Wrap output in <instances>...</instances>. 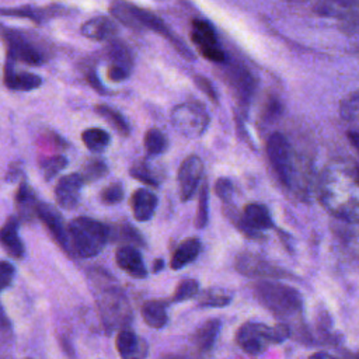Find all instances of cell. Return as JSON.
I'll return each mask as SVG.
<instances>
[{
  "label": "cell",
  "instance_id": "36",
  "mask_svg": "<svg viewBox=\"0 0 359 359\" xmlns=\"http://www.w3.org/2000/svg\"><path fill=\"white\" fill-rule=\"evenodd\" d=\"M339 115L345 121L359 122V90L346 94L339 102Z\"/></svg>",
  "mask_w": 359,
  "mask_h": 359
},
{
  "label": "cell",
  "instance_id": "56",
  "mask_svg": "<svg viewBox=\"0 0 359 359\" xmlns=\"http://www.w3.org/2000/svg\"><path fill=\"white\" fill-rule=\"evenodd\" d=\"M27 359H29V358H27Z\"/></svg>",
  "mask_w": 359,
  "mask_h": 359
},
{
  "label": "cell",
  "instance_id": "2",
  "mask_svg": "<svg viewBox=\"0 0 359 359\" xmlns=\"http://www.w3.org/2000/svg\"><path fill=\"white\" fill-rule=\"evenodd\" d=\"M87 275L102 325L109 332L128 328L126 325L132 321V309L123 289L102 268H90Z\"/></svg>",
  "mask_w": 359,
  "mask_h": 359
},
{
  "label": "cell",
  "instance_id": "17",
  "mask_svg": "<svg viewBox=\"0 0 359 359\" xmlns=\"http://www.w3.org/2000/svg\"><path fill=\"white\" fill-rule=\"evenodd\" d=\"M4 84L14 91H31L42 84V79L34 73L15 72L14 62L7 59L4 65Z\"/></svg>",
  "mask_w": 359,
  "mask_h": 359
},
{
  "label": "cell",
  "instance_id": "40",
  "mask_svg": "<svg viewBox=\"0 0 359 359\" xmlns=\"http://www.w3.org/2000/svg\"><path fill=\"white\" fill-rule=\"evenodd\" d=\"M198 294H199L198 280L196 279H182L177 285L171 300L175 302V303H180V302H184V300H189V299H192Z\"/></svg>",
  "mask_w": 359,
  "mask_h": 359
},
{
  "label": "cell",
  "instance_id": "34",
  "mask_svg": "<svg viewBox=\"0 0 359 359\" xmlns=\"http://www.w3.org/2000/svg\"><path fill=\"white\" fill-rule=\"evenodd\" d=\"M144 149L150 156H158L165 151L167 149V137L165 135L158 130L157 128H150L144 133V140H143Z\"/></svg>",
  "mask_w": 359,
  "mask_h": 359
},
{
  "label": "cell",
  "instance_id": "16",
  "mask_svg": "<svg viewBox=\"0 0 359 359\" xmlns=\"http://www.w3.org/2000/svg\"><path fill=\"white\" fill-rule=\"evenodd\" d=\"M115 262L123 272L135 279H144L147 276V269L142 254L133 245H121L115 251Z\"/></svg>",
  "mask_w": 359,
  "mask_h": 359
},
{
  "label": "cell",
  "instance_id": "1",
  "mask_svg": "<svg viewBox=\"0 0 359 359\" xmlns=\"http://www.w3.org/2000/svg\"><path fill=\"white\" fill-rule=\"evenodd\" d=\"M317 195L332 216L359 223V164L349 160L331 161L318 178Z\"/></svg>",
  "mask_w": 359,
  "mask_h": 359
},
{
  "label": "cell",
  "instance_id": "18",
  "mask_svg": "<svg viewBox=\"0 0 359 359\" xmlns=\"http://www.w3.org/2000/svg\"><path fill=\"white\" fill-rule=\"evenodd\" d=\"M0 245L13 258L21 259L25 255L24 243L18 234V219L10 217L0 227Z\"/></svg>",
  "mask_w": 359,
  "mask_h": 359
},
{
  "label": "cell",
  "instance_id": "54",
  "mask_svg": "<svg viewBox=\"0 0 359 359\" xmlns=\"http://www.w3.org/2000/svg\"><path fill=\"white\" fill-rule=\"evenodd\" d=\"M345 359H359V353H351V352H346V353H345Z\"/></svg>",
  "mask_w": 359,
  "mask_h": 359
},
{
  "label": "cell",
  "instance_id": "8",
  "mask_svg": "<svg viewBox=\"0 0 359 359\" xmlns=\"http://www.w3.org/2000/svg\"><path fill=\"white\" fill-rule=\"evenodd\" d=\"M234 268L243 276L257 280H279L293 276L285 268L252 252L238 254L234 261Z\"/></svg>",
  "mask_w": 359,
  "mask_h": 359
},
{
  "label": "cell",
  "instance_id": "44",
  "mask_svg": "<svg viewBox=\"0 0 359 359\" xmlns=\"http://www.w3.org/2000/svg\"><path fill=\"white\" fill-rule=\"evenodd\" d=\"M280 111H282V105L279 100H276L275 97H268L262 108V119L266 122H271L280 115Z\"/></svg>",
  "mask_w": 359,
  "mask_h": 359
},
{
  "label": "cell",
  "instance_id": "22",
  "mask_svg": "<svg viewBox=\"0 0 359 359\" xmlns=\"http://www.w3.org/2000/svg\"><path fill=\"white\" fill-rule=\"evenodd\" d=\"M227 77H229L230 86L236 91L238 100L244 105H248V101H250V98L254 93V87H255V81H254L252 76L241 67H231L227 72Z\"/></svg>",
  "mask_w": 359,
  "mask_h": 359
},
{
  "label": "cell",
  "instance_id": "39",
  "mask_svg": "<svg viewBox=\"0 0 359 359\" xmlns=\"http://www.w3.org/2000/svg\"><path fill=\"white\" fill-rule=\"evenodd\" d=\"M67 165V158L63 154H56L52 157H48L41 161L39 167L42 171V175L45 181H50L55 178L62 170H65Z\"/></svg>",
  "mask_w": 359,
  "mask_h": 359
},
{
  "label": "cell",
  "instance_id": "10",
  "mask_svg": "<svg viewBox=\"0 0 359 359\" xmlns=\"http://www.w3.org/2000/svg\"><path fill=\"white\" fill-rule=\"evenodd\" d=\"M0 36L7 46V59H11L13 62L20 60L31 66H39L43 63L42 53L18 31L0 25Z\"/></svg>",
  "mask_w": 359,
  "mask_h": 359
},
{
  "label": "cell",
  "instance_id": "20",
  "mask_svg": "<svg viewBox=\"0 0 359 359\" xmlns=\"http://www.w3.org/2000/svg\"><path fill=\"white\" fill-rule=\"evenodd\" d=\"M81 34L86 38L95 39V41H105V39L111 41L116 34V25L109 17L98 15L87 20L81 25Z\"/></svg>",
  "mask_w": 359,
  "mask_h": 359
},
{
  "label": "cell",
  "instance_id": "48",
  "mask_svg": "<svg viewBox=\"0 0 359 359\" xmlns=\"http://www.w3.org/2000/svg\"><path fill=\"white\" fill-rule=\"evenodd\" d=\"M107 74H108V79L114 83H119V81H123L126 80L129 76H130V70H126L123 67H119V66H108V70H107Z\"/></svg>",
  "mask_w": 359,
  "mask_h": 359
},
{
  "label": "cell",
  "instance_id": "12",
  "mask_svg": "<svg viewBox=\"0 0 359 359\" xmlns=\"http://www.w3.org/2000/svg\"><path fill=\"white\" fill-rule=\"evenodd\" d=\"M135 14H136V18H137V21L142 27H144L147 29H151L156 34L164 36L182 57H185L188 60L195 59V55L191 52V49L174 32H171L170 27L160 17H157L154 13H151L149 10H144V8H139V7L135 6Z\"/></svg>",
  "mask_w": 359,
  "mask_h": 359
},
{
  "label": "cell",
  "instance_id": "53",
  "mask_svg": "<svg viewBox=\"0 0 359 359\" xmlns=\"http://www.w3.org/2000/svg\"><path fill=\"white\" fill-rule=\"evenodd\" d=\"M158 359H191L185 355H180V353H167V355H163L160 356Z\"/></svg>",
  "mask_w": 359,
  "mask_h": 359
},
{
  "label": "cell",
  "instance_id": "24",
  "mask_svg": "<svg viewBox=\"0 0 359 359\" xmlns=\"http://www.w3.org/2000/svg\"><path fill=\"white\" fill-rule=\"evenodd\" d=\"M220 327L222 323L217 318H210L205 321L192 335V342L196 349L201 352H209L217 339Z\"/></svg>",
  "mask_w": 359,
  "mask_h": 359
},
{
  "label": "cell",
  "instance_id": "23",
  "mask_svg": "<svg viewBox=\"0 0 359 359\" xmlns=\"http://www.w3.org/2000/svg\"><path fill=\"white\" fill-rule=\"evenodd\" d=\"M201 248H202V244H201L199 238L189 237V238L184 240L172 252L171 262H170L171 269L178 271V269L189 265L191 262H194L198 258Z\"/></svg>",
  "mask_w": 359,
  "mask_h": 359
},
{
  "label": "cell",
  "instance_id": "37",
  "mask_svg": "<svg viewBox=\"0 0 359 359\" xmlns=\"http://www.w3.org/2000/svg\"><path fill=\"white\" fill-rule=\"evenodd\" d=\"M0 15H11V17H21V18H28L35 22H41L43 17L50 15V8H34L29 6L18 7V8H0Z\"/></svg>",
  "mask_w": 359,
  "mask_h": 359
},
{
  "label": "cell",
  "instance_id": "15",
  "mask_svg": "<svg viewBox=\"0 0 359 359\" xmlns=\"http://www.w3.org/2000/svg\"><path fill=\"white\" fill-rule=\"evenodd\" d=\"M115 345L121 359H146L149 355V345L146 339L129 328L119 330Z\"/></svg>",
  "mask_w": 359,
  "mask_h": 359
},
{
  "label": "cell",
  "instance_id": "19",
  "mask_svg": "<svg viewBox=\"0 0 359 359\" xmlns=\"http://www.w3.org/2000/svg\"><path fill=\"white\" fill-rule=\"evenodd\" d=\"M157 208V196L146 189L139 188L136 189L130 196V209L133 213V217L137 222H147L154 216Z\"/></svg>",
  "mask_w": 359,
  "mask_h": 359
},
{
  "label": "cell",
  "instance_id": "52",
  "mask_svg": "<svg viewBox=\"0 0 359 359\" xmlns=\"http://www.w3.org/2000/svg\"><path fill=\"white\" fill-rule=\"evenodd\" d=\"M163 268H164V259H163V258H156L154 262H153L151 271H153L154 273H158L160 271H163Z\"/></svg>",
  "mask_w": 359,
  "mask_h": 359
},
{
  "label": "cell",
  "instance_id": "25",
  "mask_svg": "<svg viewBox=\"0 0 359 359\" xmlns=\"http://www.w3.org/2000/svg\"><path fill=\"white\" fill-rule=\"evenodd\" d=\"M142 317L144 323L156 330H161L168 323L167 302L163 300H147L142 306Z\"/></svg>",
  "mask_w": 359,
  "mask_h": 359
},
{
  "label": "cell",
  "instance_id": "4",
  "mask_svg": "<svg viewBox=\"0 0 359 359\" xmlns=\"http://www.w3.org/2000/svg\"><path fill=\"white\" fill-rule=\"evenodd\" d=\"M67 231L73 255L81 258L98 255L109 240L108 226L87 216L73 219L69 223Z\"/></svg>",
  "mask_w": 359,
  "mask_h": 359
},
{
  "label": "cell",
  "instance_id": "3",
  "mask_svg": "<svg viewBox=\"0 0 359 359\" xmlns=\"http://www.w3.org/2000/svg\"><path fill=\"white\" fill-rule=\"evenodd\" d=\"M255 299L280 320H293L303 311V297L297 289L279 280H257L252 283Z\"/></svg>",
  "mask_w": 359,
  "mask_h": 359
},
{
  "label": "cell",
  "instance_id": "5",
  "mask_svg": "<svg viewBox=\"0 0 359 359\" xmlns=\"http://www.w3.org/2000/svg\"><path fill=\"white\" fill-rule=\"evenodd\" d=\"M290 334L292 330L285 323L269 327L262 323L248 321L237 330L236 342L244 352L255 356L262 353L269 345L283 342L290 337Z\"/></svg>",
  "mask_w": 359,
  "mask_h": 359
},
{
  "label": "cell",
  "instance_id": "28",
  "mask_svg": "<svg viewBox=\"0 0 359 359\" xmlns=\"http://www.w3.org/2000/svg\"><path fill=\"white\" fill-rule=\"evenodd\" d=\"M109 230V238L114 241H125L126 245H137V247H146V240L143 236L137 231L136 227H133L129 223H116Z\"/></svg>",
  "mask_w": 359,
  "mask_h": 359
},
{
  "label": "cell",
  "instance_id": "14",
  "mask_svg": "<svg viewBox=\"0 0 359 359\" xmlns=\"http://www.w3.org/2000/svg\"><path fill=\"white\" fill-rule=\"evenodd\" d=\"M83 184L84 181L79 172L63 175L55 187V199L57 205L66 210L74 209L80 202Z\"/></svg>",
  "mask_w": 359,
  "mask_h": 359
},
{
  "label": "cell",
  "instance_id": "45",
  "mask_svg": "<svg viewBox=\"0 0 359 359\" xmlns=\"http://www.w3.org/2000/svg\"><path fill=\"white\" fill-rule=\"evenodd\" d=\"M215 192L216 195L224 202V203H230L231 202V196H233V184L229 178H219L215 184Z\"/></svg>",
  "mask_w": 359,
  "mask_h": 359
},
{
  "label": "cell",
  "instance_id": "7",
  "mask_svg": "<svg viewBox=\"0 0 359 359\" xmlns=\"http://www.w3.org/2000/svg\"><path fill=\"white\" fill-rule=\"evenodd\" d=\"M172 126L187 137H199L209 125V114L201 102L188 101L178 104L171 111Z\"/></svg>",
  "mask_w": 359,
  "mask_h": 359
},
{
  "label": "cell",
  "instance_id": "51",
  "mask_svg": "<svg viewBox=\"0 0 359 359\" xmlns=\"http://www.w3.org/2000/svg\"><path fill=\"white\" fill-rule=\"evenodd\" d=\"M309 359H339L328 352H324V351H320V352H314L313 355H310Z\"/></svg>",
  "mask_w": 359,
  "mask_h": 359
},
{
  "label": "cell",
  "instance_id": "31",
  "mask_svg": "<svg viewBox=\"0 0 359 359\" xmlns=\"http://www.w3.org/2000/svg\"><path fill=\"white\" fill-rule=\"evenodd\" d=\"M231 293H229L224 289L220 287H210L199 293L198 297V306L199 307H208V309H217V307H226L231 303Z\"/></svg>",
  "mask_w": 359,
  "mask_h": 359
},
{
  "label": "cell",
  "instance_id": "33",
  "mask_svg": "<svg viewBox=\"0 0 359 359\" xmlns=\"http://www.w3.org/2000/svg\"><path fill=\"white\" fill-rule=\"evenodd\" d=\"M95 112L98 115H101L119 135L122 136H128L129 135V125L125 121V118L122 116L121 112H118L116 109L108 107V105H97L95 107Z\"/></svg>",
  "mask_w": 359,
  "mask_h": 359
},
{
  "label": "cell",
  "instance_id": "11",
  "mask_svg": "<svg viewBox=\"0 0 359 359\" xmlns=\"http://www.w3.org/2000/svg\"><path fill=\"white\" fill-rule=\"evenodd\" d=\"M36 217L41 220V223L45 226L53 241L67 254L72 255V247H70V238L69 231L65 227L63 219L60 213L49 203L39 202L36 206Z\"/></svg>",
  "mask_w": 359,
  "mask_h": 359
},
{
  "label": "cell",
  "instance_id": "32",
  "mask_svg": "<svg viewBox=\"0 0 359 359\" xmlns=\"http://www.w3.org/2000/svg\"><path fill=\"white\" fill-rule=\"evenodd\" d=\"M81 140L90 151L101 153L109 144V135L104 129L88 128L81 133Z\"/></svg>",
  "mask_w": 359,
  "mask_h": 359
},
{
  "label": "cell",
  "instance_id": "26",
  "mask_svg": "<svg viewBox=\"0 0 359 359\" xmlns=\"http://www.w3.org/2000/svg\"><path fill=\"white\" fill-rule=\"evenodd\" d=\"M358 3L359 0H314L313 10L320 15L341 20Z\"/></svg>",
  "mask_w": 359,
  "mask_h": 359
},
{
  "label": "cell",
  "instance_id": "49",
  "mask_svg": "<svg viewBox=\"0 0 359 359\" xmlns=\"http://www.w3.org/2000/svg\"><path fill=\"white\" fill-rule=\"evenodd\" d=\"M86 80H87V83H88L97 93H100V94H107V93H108V90L104 87V84L101 83L98 74H97L94 70H90V72L86 74Z\"/></svg>",
  "mask_w": 359,
  "mask_h": 359
},
{
  "label": "cell",
  "instance_id": "43",
  "mask_svg": "<svg viewBox=\"0 0 359 359\" xmlns=\"http://www.w3.org/2000/svg\"><path fill=\"white\" fill-rule=\"evenodd\" d=\"M341 21V29L348 35L359 34V3L344 17Z\"/></svg>",
  "mask_w": 359,
  "mask_h": 359
},
{
  "label": "cell",
  "instance_id": "46",
  "mask_svg": "<svg viewBox=\"0 0 359 359\" xmlns=\"http://www.w3.org/2000/svg\"><path fill=\"white\" fill-rule=\"evenodd\" d=\"M15 268L8 261H0V292L13 283Z\"/></svg>",
  "mask_w": 359,
  "mask_h": 359
},
{
  "label": "cell",
  "instance_id": "29",
  "mask_svg": "<svg viewBox=\"0 0 359 359\" xmlns=\"http://www.w3.org/2000/svg\"><path fill=\"white\" fill-rule=\"evenodd\" d=\"M109 13L115 17L121 24L126 25L132 29H140L142 25L139 24L136 14H135V4L128 3L125 0H114L109 6Z\"/></svg>",
  "mask_w": 359,
  "mask_h": 359
},
{
  "label": "cell",
  "instance_id": "47",
  "mask_svg": "<svg viewBox=\"0 0 359 359\" xmlns=\"http://www.w3.org/2000/svg\"><path fill=\"white\" fill-rule=\"evenodd\" d=\"M194 80H195V84H196V87L212 101V102H215V104H217L219 102V97H217V93H216V90H215V87H213V84L210 83V80H208L206 77H203V76H195L194 77Z\"/></svg>",
  "mask_w": 359,
  "mask_h": 359
},
{
  "label": "cell",
  "instance_id": "41",
  "mask_svg": "<svg viewBox=\"0 0 359 359\" xmlns=\"http://www.w3.org/2000/svg\"><path fill=\"white\" fill-rule=\"evenodd\" d=\"M129 172H130V175H132L135 180H137V181H140V182H143V184H146V185H149V187H153V188H157V187H158V181L154 178V175H153L151 170L149 168V165L146 164V161H137V163H135V164L130 167Z\"/></svg>",
  "mask_w": 359,
  "mask_h": 359
},
{
  "label": "cell",
  "instance_id": "42",
  "mask_svg": "<svg viewBox=\"0 0 359 359\" xmlns=\"http://www.w3.org/2000/svg\"><path fill=\"white\" fill-rule=\"evenodd\" d=\"M123 185L121 182H112L101 191L100 199L104 205H116L123 199Z\"/></svg>",
  "mask_w": 359,
  "mask_h": 359
},
{
  "label": "cell",
  "instance_id": "38",
  "mask_svg": "<svg viewBox=\"0 0 359 359\" xmlns=\"http://www.w3.org/2000/svg\"><path fill=\"white\" fill-rule=\"evenodd\" d=\"M208 219H209V187H208V181L203 180L199 191V198H198L195 226L198 229H203L208 224Z\"/></svg>",
  "mask_w": 359,
  "mask_h": 359
},
{
  "label": "cell",
  "instance_id": "35",
  "mask_svg": "<svg viewBox=\"0 0 359 359\" xmlns=\"http://www.w3.org/2000/svg\"><path fill=\"white\" fill-rule=\"evenodd\" d=\"M108 172V167L101 158H90L87 160L80 170V175L84 182H93L102 178Z\"/></svg>",
  "mask_w": 359,
  "mask_h": 359
},
{
  "label": "cell",
  "instance_id": "30",
  "mask_svg": "<svg viewBox=\"0 0 359 359\" xmlns=\"http://www.w3.org/2000/svg\"><path fill=\"white\" fill-rule=\"evenodd\" d=\"M107 55L111 66H119L126 70H132V55L129 48L123 42L118 39H111L107 48Z\"/></svg>",
  "mask_w": 359,
  "mask_h": 359
},
{
  "label": "cell",
  "instance_id": "6",
  "mask_svg": "<svg viewBox=\"0 0 359 359\" xmlns=\"http://www.w3.org/2000/svg\"><path fill=\"white\" fill-rule=\"evenodd\" d=\"M266 153L271 161V167L273 168L279 181L285 187L293 188L296 181L294 154L286 137L279 132L272 133L266 142Z\"/></svg>",
  "mask_w": 359,
  "mask_h": 359
},
{
  "label": "cell",
  "instance_id": "50",
  "mask_svg": "<svg viewBox=\"0 0 359 359\" xmlns=\"http://www.w3.org/2000/svg\"><path fill=\"white\" fill-rule=\"evenodd\" d=\"M11 335V323L6 316V311L0 306V339H6Z\"/></svg>",
  "mask_w": 359,
  "mask_h": 359
},
{
  "label": "cell",
  "instance_id": "55",
  "mask_svg": "<svg viewBox=\"0 0 359 359\" xmlns=\"http://www.w3.org/2000/svg\"><path fill=\"white\" fill-rule=\"evenodd\" d=\"M290 1H306V0H290Z\"/></svg>",
  "mask_w": 359,
  "mask_h": 359
},
{
  "label": "cell",
  "instance_id": "21",
  "mask_svg": "<svg viewBox=\"0 0 359 359\" xmlns=\"http://www.w3.org/2000/svg\"><path fill=\"white\" fill-rule=\"evenodd\" d=\"M241 215H243L245 224L258 233H262L264 230L273 227V220L271 217V213H269L268 208L262 203L252 202V203L245 205Z\"/></svg>",
  "mask_w": 359,
  "mask_h": 359
},
{
  "label": "cell",
  "instance_id": "9",
  "mask_svg": "<svg viewBox=\"0 0 359 359\" xmlns=\"http://www.w3.org/2000/svg\"><path fill=\"white\" fill-rule=\"evenodd\" d=\"M191 39L196 45L199 53L210 62L224 63L227 56L224 50L220 48L216 31L213 25L205 20H194Z\"/></svg>",
  "mask_w": 359,
  "mask_h": 359
},
{
  "label": "cell",
  "instance_id": "27",
  "mask_svg": "<svg viewBox=\"0 0 359 359\" xmlns=\"http://www.w3.org/2000/svg\"><path fill=\"white\" fill-rule=\"evenodd\" d=\"M38 201L35 198V194L32 191V188L29 187V184H27L25 181H21V184L18 185V189L15 192V205L18 208V212L22 217L25 219H32L34 216H36V206H38Z\"/></svg>",
  "mask_w": 359,
  "mask_h": 359
},
{
  "label": "cell",
  "instance_id": "13",
  "mask_svg": "<svg viewBox=\"0 0 359 359\" xmlns=\"http://www.w3.org/2000/svg\"><path fill=\"white\" fill-rule=\"evenodd\" d=\"M203 175V163L201 160V157H198L196 154H191L188 156L180 165L178 168V189H180V198L182 202L189 201L198 187L199 182L202 180Z\"/></svg>",
  "mask_w": 359,
  "mask_h": 359
}]
</instances>
